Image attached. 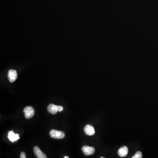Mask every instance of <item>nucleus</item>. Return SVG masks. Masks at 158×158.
<instances>
[{"label": "nucleus", "instance_id": "5", "mask_svg": "<svg viewBox=\"0 0 158 158\" xmlns=\"http://www.w3.org/2000/svg\"><path fill=\"white\" fill-rule=\"evenodd\" d=\"M17 78V74L16 70L11 69L8 73V78L11 83H13Z\"/></svg>", "mask_w": 158, "mask_h": 158}, {"label": "nucleus", "instance_id": "12", "mask_svg": "<svg viewBox=\"0 0 158 158\" xmlns=\"http://www.w3.org/2000/svg\"><path fill=\"white\" fill-rule=\"evenodd\" d=\"M64 158H69V157L66 156V157H64Z\"/></svg>", "mask_w": 158, "mask_h": 158}, {"label": "nucleus", "instance_id": "11", "mask_svg": "<svg viewBox=\"0 0 158 158\" xmlns=\"http://www.w3.org/2000/svg\"><path fill=\"white\" fill-rule=\"evenodd\" d=\"M20 157L21 158H26V155L25 153L24 152H22L20 154Z\"/></svg>", "mask_w": 158, "mask_h": 158}, {"label": "nucleus", "instance_id": "8", "mask_svg": "<svg viewBox=\"0 0 158 158\" xmlns=\"http://www.w3.org/2000/svg\"><path fill=\"white\" fill-rule=\"evenodd\" d=\"M128 153V149L126 146H123L119 149L118 151V155L121 157H126Z\"/></svg>", "mask_w": 158, "mask_h": 158}, {"label": "nucleus", "instance_id": "7", "mask_svg": "<svg viewBox=\"0 0 158 158\" xmlns=\"http://www.w3.org/2000/svg\"><path fill=\"white\" fill-rule=\"evenodd\" d=\"M34 154L35 156L38 158H46L47 157L46 156L45 154H44L39 149V147L35 146L33 149Z\"/></svg>", "mask_w": 158, "mask_h": 158}, {"label": "nucleus", "instance_id": "6", "mask_svg": "<svg viewBox=\"0 0 158 158\" xmlns=\"http://www.w3.org/2000/svg\"><path fill=\"white\" fill-rule=\"evenodd\" d=\"M84 131L88 136H92L95 134V130L91 125H86L84 128Z\"/></svg>", "mask_w": 158, "mask_h": 158}, {"label": "nucleus", "instance_id": "10", "mask_svg": "<svg viewBox=\"0 0 158 158\" xmlns=\"http://www.w3.org/2000/svg\"><path fill=\"white\" fill-rule=\"evenodd\" d=\"M142 154L141 152H137L135 155L132 157V158H142Z\"/></svg>", "mask_w": 158, "mask_h": 158}, {"label": "nucleus", "instance_id": "9", "mask_svg": "<svg viewBox=\"0 0 158 158\" xmlns=\"http://www.w3.org/2000/svg\"><path fill=\"white\" fill-rule=\"evenodd\" d=\"M8 138L11 142H14L19 139V135L18 134H15L13 130H12L9 132Z\"/></svg>", "mask_w": 158, "mask_h": 158}, {"label": "nucleus", "instance_id": "3", "mask_svg": "<svg viewBox=\"0 0 158 158\" xmlns=\"http://www.w3.org/2000/svg\"><path fill=\"white\" fill-rule=\"evenodd\" d=\"M25 116L26 119H30L33 117L34 115V110L33 108L31 106L26 107L24 109Z\"/></svg>", "mask_w": 158, "mask_h": 158}, {"label": "nucleus", "instance_id": "4", "mask_svg": "<svg viewBox=\"0 0 158 158\" xmlns=\"http://www.w3.org/2000/svg\"><path fill=\"white\" fill-rule=\"evenodd\" d=\"M82 150L84 154L87 156L93 155L95 152V149L94 147L88 146H83L82 148Z\"/></svg>", "mask_w": 158, "mask_h": 158}, {"label": "nucleus", "instance_id": "1", "mask_svg": "<svg viewBox=\"0 0 158 158\" xmlns=\"http://www.w3.org/2000/svg\"><path fill=\"white\" fill-rule=\"evenodd\" d=\"M63 110V107L61 106H56L53 104H50L47 107V111L52 114H55L57 112H62Z\"/></svg>", "mask_w": 158, "mask_h": 158}, {"label": "nucleus", "instance_id": "2", "mask_svg": "<svg viewBox=\"0 0 158 158\" xmlns=\"http://www.w3.org/2000/svg\"><path fill=\"white\" fill-rule=\"evenodd\" d=\"M50 135L55 139H62L65 137V135L62 131L52 130L50 131Z\"/></svg>", "mask_w": 158, "mask_h": 158}]
</instances>
